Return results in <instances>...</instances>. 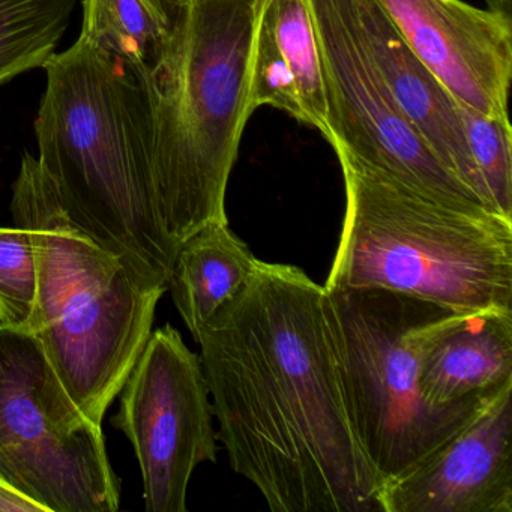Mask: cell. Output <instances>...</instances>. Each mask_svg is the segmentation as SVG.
Here are the masks:
<instances>
[{"instance_id": "cell-15", "label": "cell", "mask_w": 512, "mask_h": 512, "mask_svg": "<svg viewBox=\"0 0 512 512\" xmlns=\"http://www.w3.org/2000/svg\"><path fill=\"white\" fill-rule=\"evenodd\" d=\"M259 259L229 229V223L202 227L178 245L167 290L193 338L248 286Z\"/></svg>"}, {"instance_id": "cell-14", "label": "cell", "mask_w": 512, "mask_h": 512, "mask_svg": "<svg viewBox=\"0 0 512 512\" xmlns=\"http://www.w3.org/2000/svg\"><path fill=\"white\" fill-rule=\"evenodd\" d=\"M512 382V311L443 314L422 352L419 389L449 406Z\"/></svg>"}, {"instance_id": "cell-3", "label": "cell", "mask_w": 512, "mask_h": 512, "mask_svg": "<svg viewBox=\"0 0 512 512\" xmlns=\"http://www.w3.org/2000/svg\"><path fill=\"white\" fill-rule=\"evenodd\" d=\"M263 0H169V43L149 83L158 215L178 247L229 223L226 193L250 109Z\"/></svg>"}, {"instance_id": "cell-6", "label": "cell", "mask_w": 512, "mask_h": 512, "mask_svg": "<svg viewBox=\"0 0 512 512\" xmlns=\"http://www.w3.org/2000/svg\"><path fill=\"white\" fill-rule=\"evenodd\" d=\"M325 290L353 424L382 487L469 424L505 385L431 406L419 368L434 323L449 310L392 290Z\"/></svg>"}, {"instance_id": "cell-2", "label": "cell", "mask_w": 512, "mask_h": 512, "mask_svg": "<svg viewBox=\"0 0 512 512\" xmlns=\"http://www.w3.org/2000/svg\"><path fill=\"white\" fill-rule=\"evenodd\" d=\"M43 68L41 170L71 218L143 280L167 289L178 247L155 199L148 83L80 38Z\"/></svg>"}, {"instance_id": "cell-9", "label": "cell", "mask_w": 512, "mask_h": 512, "mask_svg": "<svg viewBox=\"0 0 512 512\" xmlns=\"http://www.w3.org/2000/svg\"><path fill=\"white\" fill-rule=\"evenodd\" d=\"M113 425L139 460L148 512L187 511L197 466L217 461L211 394L202 362L178 329L151 332L121 392Z\"/></svg>"}, {"instance_id": "cell-19", "label": "cell", "mask_w": 512, "mask_h": 512, "mask_svg": "<svg viewBox=\"0 0 512 512\" xmlns=\"http://www.w3.org/2000/svg\"><path fill=\"white\" fill-rule=\"evenodd\" d=\"M37 257L25 227H0V326L28 331L37 302Z\"/></svg>"}, {"instance_id": "cell-8", "label": "cell", "mask_w": 512, "mask_h": 512, "mask_svg": "<svg viewBox=\"0 0 512 512\" xmlns=\"http://www.w3.org/2000/svg\"><path fill=\"white\" fill-rule=\"evenodd\" d=\"M308 5L319 41L328 142L334 151L440 202L487 209L437 160L395 103L349 0H308Z\"/></svg>"}, {"instance_id": "cell-20", "label": "cell", "mask_w": 512, "mask_h": 512, "mask_svg": "<svg viewBox=\"0 0 512 512\" xmlns=\"http://www.w3.org/2000/svg\"><path fill=\"white\" fill-rule=\"evenodd\" d=\"M0 512H46L43 506L38 505L29 497L11 487L8 482L0 478Z\"/></svg>"}, {"instance_id": "cell-7", "label": "cell", "mask_w": 512, "mask_h": 512, "mask_svg": "<svg viewBox=\"0 0 512 512\" xmlns=\"http://www.w3.org/2000/svg\"><path fill=\"white\" fill-rule=\"evenodd\" d=\"M0 478L46 512H116L121 485L100 425L28 331L0 326Z\"/></svg>"}, {"instance_id": "cell-12", "label": "cell", "mask_w": 512, "mask_h": 512, "mask_svg": "<svg viewBox=\"0 0 512 512\" xmlns=\"http://www.w3.org/2000/svg\"><path fill=\"white\" fill-rule=\"evenodd\" d=\"M349 5L362 38L407 121L437 160L485 206L457 101L419 61L377 0H349Z\"/></svg>"}, {"instance_id": "cell-4", "label": "cell", "mask_w": 512, "mask_h": 512, "mask_svg": "<svg viewBox=\"0 0 512 512\" xmlns=\"http://www.w3.org/2000/svg\"><path fill=\"white\" fill-rule=\"evenodd\" d=\"M11 212L14 224L31 232L37 257L29 332L77 406L101 427L148 343L167 289L143 280L71 218L29 152L13 185Z\"/></svg>"}, {"instance_id": "cell-16", "label": "cell", "mask_w": 512, "mask_h": 512, "mask_svg": "<svg viewBox=\"0 0 512 512\" xmlns=\"http://www.w3.org/2000/svg\"><path fill=\"white\" fill-rule=\"evenodd\" d=\"M169 0H83L80 40L151 83L169 43Z\"/></svg>"}, {"instance_id": "cell-18", "label": "cell", "mask_w": 512, "mask_h": 512, "mask_svg": "<svg viewBox=\"0 0 512 512\" xmlns=\"http://www.w3.org/2000/svg\"><path fill=\"white\" fill-rule=\"evenodd\" d=\"M457 110L481 179L485 206L494 214L512 220L511 122L509 118L482 115L458 101Z\"/></svg>"}, {"instance_id": "cell-13", "label": "cell", "mask_w": 512, "mask_h": 512, "mask_svg": "<svg viewBox=\"0 0 512 512\" xmlns=\"http://www.w3.org/2000/svg\"><path fill=\"white\" fill-rule=\"evenodd\" d=\"M269 106L329 139L319 41L308 0H263L250 67V109Z\"/></svg>"}, {"instance_id": "cell-1", "label": "cell", "mask_w": 512, "mask_h": 512, "mask_svg": "<svg viewBox=\"0 0 512 512\" xmlns=\"http://www.w3.org/2000/svg\"><path fill=\"white\" fill-rule=\"evenodd\" d=\"M194 340L230 466L274 512H382L325 287L259 260Z\"/></svg>"}, {"instance_id": "cell-17", "label": "cell", "mask_w": 512, "mask_h": 512, "mask_svg": "<svg viewBox=\"0 0 512 512\" xmlns=\"http://www.w3.org/2000/svg\"><path fill=\"white\" fill-rule=\"evenodd\" d=\"M79 0H0V85L44 67Z\"/></svg>"}, {"instance_id": "cell-21", "label": "cell", "mask_w": 512, "mask_h": 512, "mask_svg": "<svg viewBox=\"0 0 512 512\" xmlns=\"http://www.w3.org/2000/svg\"><path fill=\"white\" fill-rule=\"evenodd\" d=\"M490 10L499 11V13L511 16L512 0H485Z\"/></svg>"}, {"instance_id": "cell-10", "label": "cell", "mask_w": 512, "mask_h": 512, "mask_svg": "<svg viewBox=\"0 0 512 512\" xmlns=\"http://www.w3.org/2000/svg\"><path fill=\"white\" fill-rule=\"evenodd\" d=\"M377 2L454 100L491 118H509L511 16L463 0Z\"/></svg>"}, {"instance_id": "cell-11", "label": "cell", "mask_w": 512, "mask_h": 512, "mask_svg": "<svg viewBox=\"0 0 512 512\" xmlns=\"http://www.w3.org/2000/svg\"><path fill=\"white\" fill-rule=\"evenodd\" d=\"M382 512H512V382L403 475L380 487Z\"/></svg>"}, {"instance_id": "cell-5", "label": "cell", "mask_w": 512, "mask_h": 512, "mask_svg": "<svg viewBox=\"0 0 512 512\" xmlns=\"http://www.w3.org/2000/svg\"><path fill=\"white\" fill-rule=\"evenodd\" d=\"M335 154L346 212L325 289L392 290L460 314L512 311V220Z\"/></svg>"}]
</instances>
